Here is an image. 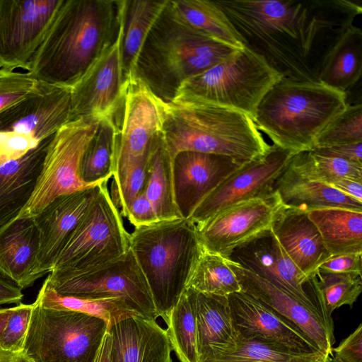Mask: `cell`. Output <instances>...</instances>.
I'll list each match as a JSON object with an SVG mask.
<instances>
[{
    "instance_id": "6da1fadb",
    "label": "cell",
    "mask_w": 362,
    "mask_h": 362,
    "mask_svg": "<svg viewBox=\"0 0 362 362\" xmlns=\"http://www.w3.org/2000/svg\"><path fill=\"white\" fill-rule=\"evenodd\" d=\"M244 46L282 78L320 83L331 49L361 14L349 0H219Z\"/></svg>"
},
{
    "instance_id": "7a4b0ae2",
    "label": "cell",
    "mask_w": 362,
    "mask_h": 362,
    "mask_svg": "<svg viewBox=\"0 0 362 362\" xmlns=\"http://www.w3.org/2000/svg\"><path fill=\"white\" fill-rule=\"evenodd\" d=\"M118 1L64 0L28 73L37 81L71 88L116 39Z\"/></svg>"
},
{
    "instance_id": "3957f363",
    "label": "cell",
    "mask_w": 362,
    "mask_h": 362,
    "mask_svg": "<svg viewBox=\"0 0 362 362\" xmlns=\"http://www.w3.org/2000/svg\"><path fill=\"white\" fill-rule=\"evenodd\" d=\"M162 138L172 162L180 152L194 151L245 163L271 147L247 115L182 91L166 103Z\"/></svg>"
},
{
    "instance_id": "277c9868",
    "label": "cell",
    "mask_w": 362,
    "mask_h": 362,
    "mask_svg": "<svg viewBox=\"0 0 362 362\" xmlns=\"http://www.w3.org/2000/svg\"><path fill=\"white\" fill-rule=\"evenodd\" d=\"M235 50L182 21L173 11L169 0L141 49L135 77L168 103L185 81L205 71Z\"/></svg>"
},
{
    "instance_id": "5b68a950",
    "label": "cell",
    "mask_w": 362,
    "mask_h": 362,
    "mask_svg": "<svg viewBox=\"0 0 362 362\" xmlns=\"http://www.w3.org/2000/svg\"><path fill=\"white\" fill-rule=\"evenodd\" d=\"M347 105L346 93L321 83L281 78L263 97L253 120L274 145L297 153L312 151Z\"/></svg>"
},
{
    "instance_id": "8992f818",
    "label": "cell",
    "mask_w": 362,
    "mask_h": 362,
    "mask_svg": "<svg viewBox=\"0 0 362 362\" xmlns=\"http://www.w3.org/2000/svg\"><path fill=\"white\" fill-rule=\"evenodd\" d=\"M129 249L146 278L157 313L166 322L204 252L196 226L180 218L135 227L129 233Z\"/></svg>"
},
{
    "instance_id": "52a82bcc",
    "label": "cell",
    "mask_w": 362,
    "mask_h": 362,
    "mask_svg": "<svg viewBox=\"0 0 362 362\" xmlns=\"http://www.w3.org/2000/svg\"><path fill=\"white\" fill-rule=\"evenodd\" d=\"M107 330L99 317L35 301L21 354L26 362H94Z\"/></svg>"
},
{
    "instance_id": "ba28073f",
    "label": "cell",
    "mask_w": 362,
    "mask_h": 362,
    "mask_svg": "<svg viewBox=\"0 0 362 362\" xmlns=\"http://www.w3.org/2000/svg\"><path fill=\"white\" fill-rule=\"evenodd\" d=\"M108 180L100 190L91 206L57 258L49 281L66 279L98 269L127 252L129 233L122 216L113 203Z\"/></svg>"
},
{
    "instance_id": "9c48e42d",
    "label": "cell",
    "mask_w": 362,
    "mask_h": 362,
    "mask_svg": "<svg viewBox=\"0 0 362 362\" xmlns=\"http://www.w3.org/2000/svg\"><path fill=\"white\" fill-rule=\"evenodd\" d=\"M281 78L261 56L244 47L185 81L177 92L241 112L254 119L262 99Z\"/></svg>"
},
{
    "instance_id": "30bf717a",
    "label": "cell",
    "mask_w": 362,
    "mask_h": 362,
    "mask_svg": "<svg viewBox=\"0 0 362 362\" xmlns=\"http://www.w3.org/2000/svg\"><path fill=\"white\" fill-rule=\"evenodd\" d=\"M71 88L39 82L0 114V166L19 159L70 121Z\"/></svg>"
},
{
    "instance_id": "8fae6325",
    "label": "cell",
    "mask_w": 362,
    "mask_h": 362,
    "mask_svg": "<svg viewBox=\"0 0 362 362\" xmlns=\"http://www.w3.org/2000/svg\"><path fill=\"white\" fill-rule=\"evenodd\" d=\"M99 124L97 119L80 117L66 123L54 134L34 191L15 218L33 217L60 196L98 186L82 180L80 167Z\"/></svg>"
},
{
    "instance_id": "7c38bea8",
    "label": "cell",
    "mask_w": 362,
    "mask_h": 362,
    "mask_svg": "<svg viewBox=\"0 0 362 362\" xmlns=\"http://www.w3.org/2000/svg\"><path fill=\"white\" fill-rule=\"evenodd\" d=\"M117 120L112 174L149 156L162 136L166 103L137 77L127 80Z\"/></svg>"
},
{
    "instance_id": "4fadbf2b",
    "label": "cell",
    "mask_w": 362,
    "mask_h": 362,
    "mask_svg": "<svg viewBox=\"0 0 362 362\" xmlns=\"http://www.w3.org/2000/svg\"><path fill=\"white\" fill-rule=\"evenodd\" d=\"M124 6L125 0L118 1L119 26L116 39L71 87L70 121L88 117L117 122L127 83L121 59Z\"/></svg>"
},
{
    "instance_id": "5bb4252c",
    "label": "cell",
    "mask_w": 362,
    "mask_h": 362,
    "mask_svg": "<svg viewBox=\"0 0 362 362\" xmlns=\"http://www.w3.org/2000/svg\"><path fill=\"white\" fill-rule=\"evenodd\" d=\"M45 281L60 295L119 298L143 317L154 320L159 317L146 278L130 249L98 269L63 280Z\"/></svg>"
},
{
    "instance_id": "9a60e30c",
    "label": "cell",
    "mask_w": 362,
    "mask_h": 362,
    "mask_svg": "<svg viewBox=\"0 0 362 362\" xmlns=\"http://www.w3.org/2000/svg\"><path fill=\"white\" fill-rule=\"evenodd\" d=\"M64 0H0V69L27 72Z\"/></svg>"
},
{
    "instance_id": "2e32d148",
    "label": "cell",
    "mask_w": 362,
    "mask_h": 362,
    "mask_svg": "<svg viewBox=\"0 0 362 362\" xmlns=\"http://www.w3.org/2000/svg\"><path fill=\"white\" fill-rule=\"evenodd\" d=\"M287 207L279 194L239 202L196 226L204 250L225 258L235 249L270 230Z\"/></svg>"
},
{
    "instance_id": "e0dca14e",
    "label": "cell",
    "mask_w": 362,
    "mask_h": 362,
    "mask_svg": "<svg viewBox=\"0 0 362 362\" xmlns=\"http://www.w3.org/2000/svg\"><path fill=\"white\" fill-rule=\"evenodd\" d=\"M294 154L271 145L265 155L243 164L228 175L201 201L188 219L195 226L201 225L239 202L272 193L276 181Z\"/></svg>"
},
{
    "instance_id": "ac0fdd59",
    "label": "cell",
    "mask_w": 362,
    "mask_h": 362,
    "mask_svg": "<svg viewBox=\"0 0 362 362\" xmlns=\"http://www.w3.org/2000/svg\"><path fill=\"white\" fill-rule=\"evenodd\" d=\"M241 291L255 298L300 330L320 351L332 356L334 329L320 311L310 307L266 279L227 259Z\"/></svg>"
},
{
    "instance_id": "d6986e66",
    "label": "cell",
    "mask_w": 362,
    "mask_h": 362,
    "mask_svg": "<svg viewBox=\"0 0 362 362\" xmlns=\"http://www.w3.org/2000/svg\"><path fill=\"white\" fill-rule=\"evenodd\" d=\"M100 185L60 196L33 217L39 233L37 267L41 276L53 270L61 252L98 195Z\"/></svg>"
},
{
    "instance_id": "ffe728a7",
    "label": "cell",
    "mask_w": 362,
    "mask_h": 362,
    "mask_svg": "<svg viewBox=\"0 0 362 362\" xmlns=\"http://www.w3.org/2000/svg\"><path fill=\"white\" fill-rule=\"evenodd\" d=\"M226 258L317 308L306 288L310 279L288 257L272 228L235 249Z\"/></svg>"
},
{
    "instance_id": "44dd1931",
    "label": "cell",
    "mask_w": 362,
    "mask_h": 362,
    "mask_svg": "<svg viewBox=\"0 0 362 362\" xmlns=\"http://www.w3.org/2000/svg\"><path fill=\"white\" fill-rule=\"evenodd\" d=\"M243 164L222 155L179 153L173 161V175L175 202L182 217L188 218L201 201Z\"/></svg>"
},
{
    "instance_id": "7402d4cb",
    "label": "cell",
    "mask_w": 362,
    "mask_h": 362,
    "mask_svg": "<svg viewBox=\"0 0 362 362\" xmlns=\"http://www.w3.org/2000/svg\"><path fill=\"white\" fill-rule=\"evenodd\" d=\"M228 300L239 340L261 339L297 352H321L296 327L250 295L241 291L229 295Z\"/></svg>"
},
{
    "instance_id": "603a6c76",
    "label": "cell",
    "mask_w": 362,
    "mask_h": 362,
    "mask_svg": "<svg viewBox=\"0 0 362 362\" xmlns=\"http://www.w3.org/2000/svg\"><path fill=\"white\" fill-rule=\"evenodd\" d=\"M108 331L112 362H173L167 330L156 320L131 317L117 322Z\"/></svg>"
},
{
    "instance_id": "cb8c5ba5",
    "label": "cell",
    "mask_w": 362,
    "mask_h": 362,
    "mask_svg": "<svg viewBox=\"0 0 362 362\" xmlns=\"http://www.w3.org/2000/svg\"><path fill=\"white\" fill-rule=\"evenodd\" d=\"M39 245L33 217L15 218L0 227V273L21 289L42 277L37 267Z\"/></svg>"
},
{
    "instance_id": "d4e9b609",
    "label": "cell",
    "mask_w": 362,
    "mask_h": 362,
    "mask_svg": "<svg viewBox=\"0 0 362 362\" xmlns=\"http://www.w3.org/2000/svg\"><path fill=\"white\" fill-rule=\"evenodd\" d=\"M272 230L288 257L308 279L332 257L307 212L286 208Z\"/></svg>"
},
{
    "instance_id": "484cf974",
    "label": "cell",
    "mask_w": 362,
    "mask_h": 362,
    "mask_svg": "<svg viewBox=\"0 0 362 362\" xmlns=\"http://www.w3.org/2000/svg\"><path fill=\"white\" fill-rule=\"evenodd\" d=\"M193 291L199 362L234 350L240 340L228 296L206 295Z\"/></svg>"
},
{
    "instance_id": "4316f807",
    "label": "cell",
    "mask_w": 362,
    "mask_h": 362,
    "mask_svg": "<svg viewBox=\"0 0 362 362\" xmlns=\"http://www.w3.org/2000/svg\"><path fill=\"white\" fill-rule=\"evenodd\" d=\"M53 136L21 158L0 166V227L13 220L29 201Z\"/></svg>"
},
{
    "instance_id": "83f0119b",
    "label": "cell",
    "mask_w": 362,
    "mask_h": 362,
    "mask_svg": "<svg viewBox=\"0 0 362 362\" xmlns=\"http://www.w3.org/2000/svg\"><path fill=\"white\" fill-rule=\"evenodd\" d=\"M274 191L287 208L300 211L329 207L362 211V202L327 184L301 177L288 165L276 181Z\"/></svg>"
},
{
    "instance_id": "f1b7e54d",
    "label": "cell",
    "mask_w": 362,
    "mask_h": 362,
    "mask_svg": "<svg viewBox=\"0 0 362 362\" xmlns=\"http://www.w3.org/2000/svg\"><path fill=\"white\" fill-rule=\"evenodd\" d=\"M307 214L331 256L362 253V211L329 207Z\"/></svg>"
},
{
    "instance_id": "f546056e",
    "label": "cell",
    "mask_w": 362,
    "mask_h": 362,
    "mask_svg": "<svg viewBox=\"0 0 362 362\" xmlns=\"http://www.w3.org/2000/svg\"><path fill=\"white\" fill-rule=\"evenodd\" d=\"M168 1L125 0L121 59L126 81L135 77L136 62L141 49Z\"/></svg>"
},
{
    "instance_id": "4dcf8cb0",
    "label": "cell",
    "mask_w": 362,
    "mask_h": 362,
    "mask_svg": "<svg viewBox=\"0 0 362 362\" xmlns=\"http://www.w3.org/2000/svg\"><path fill=\"white\" fill-rule=\"evenodd\" d=\"M362 72V31L352 25L327 55L319 81L346 93L360 78Z\"/></svg>"
},
{
    "instance_id": "1f68e13d",
    "label": "cell",
    "mask_w": 362,
    "mask_h": 362,
    "mask_svg": "<svg viewBox=\"0 0 362 362\" xmlns=\"http://www.w3.org/2000/svg\"><path fill=\"white\" fill-rule=\"evenodd\" d=\"M174 13L185 23L216 42L235 49L244 48L243 42L215 1H170Z\"/></svg>"
},
{
    "instance_id": "d6a6232c",
    "label": "cell",
    "mask_w": 362,
    "mask_h": 362,
    "mask_svg": "<svg viewBox=\"0 0 362 362\" xmlns=\"http://www.w3.org/2000/svg\"><path fill=\"white\" fill-rule=\"evenodd\" d=\"M308 286L325 320L334 329L332 314L343 305L353 306L362 291V276L356 273L316 270Z\"/></svg>"
},
{
    "instance_id": "836d02e7",
    "label": "cell",
    "mask_w": 362,
    "mask_h": 362,
    "mask_svg": "<svg viewBox=\"0 0 362 362\" xmlns=\"http://www.w3.org/2000/svg\"><path fill=\"white\" fill-rule=\"evenodd\" d=\"M144 192L151 202L158 221L182 218L175 202L173 162L165 150L162 136L151 153Z\"/></svg>"
},
{
    "instance_id": "e575fe53",
    "label": "cell",
    "mask_w": 362,
    "mask_h": 362,
    "mask_svg": "<svg viewBox=\"0 0 362 362\" xmlns=\"http://www.w3.org/2000/svg\"><path fill=\"white\" fill-rule=\"evenodd\" d=\"M35 302L45 308L72 310L99 317L107 322L108 329L121 320L140 315L122 298L63 296L55 292L45 280Z\"/></svg>"
},
{
    "instance_id": "d590c367",
    "label": "cell",
    "mask_w": 362,
    "mask_h": 362,
    "mask_svg": "<svg viewBox=\"0 0 362 362\" xmlns=\"http://www.w3.org/2000/svg\"><path fill=\"white\" fill-rule=\"evenodd\" d=\"M165 323L172 349L180 361L199 362L193 289H185Z\"/></svg>"
},
{
    "instance_id": "8d00e7d4",
    "label": "cell",
    "mask_w": 362,
    "mask_h": 362,
    "mask_svg": "<svg viewBox=\"0 0 362 362\" xmlns=\"http://www.w3.org/2000/svg\"><path fill=\"white\" fill-rule=\"evenodd\" d=\"M327 357L322 352H297L261 339H240L234 350L202 362H323Z\"/></svg>"
},
{
    "instance_id": "74e56055",
    "label": "cell",
    "mask_w": 362,
    "mask_h": 362,
    "mask_svg": "<svg viewBox=\"0 0 362 362\" xmlns=\"http://www.w3.org/2000/svg\"><path fill=\"white\" fill-rule=\"evenodd\" d=\"M117 132V127L114 121L105 119L100 122L81 163V177L85 182L98 185L112 177Z\"/></svg>"
},
{
    "instance_id": "f35d334b",
    "label": "cell",
    "mask_w": 362,
    "mask_h": 362,
    "mask_svg": "<svg viewBox=\"0 0 362 362\" xmlns=\"http://www.w3.org/2000/svg\"><path fill=\"white\" fill-rule=\"evenodd\" d=\"M288 166L301 177L328 185L343 178L362 182L361 165L322 156L313 151L295 153Z\"/></svg>"
},
{
    "instance_id": "ab89813d",
    "label": "cell",
    "mask_w": 362,
    "mask_h": 362,
    "mask_svg": "<svg viewBox=\"0 0 362 362\" xmlns=\"http://www.w3.org/2000/svg\"><path fill=\"white\" fill-rule=\"evenodd\" d=\"M187 288L203 294L226 297L241 291L240 285L226 258L205 250L192 272Z\"/></svg>"
},
{
    "instance_id": "60d3db41",
    "label": "cell",
    "mask_w": 362,
    "mask_h": 362,
    "mask_svg": "<svg viewBox=\"0 0 362 362\" xmlns=\"http://www.w3.org/2000/svg\"><path fill=\"white\" fill-rule=\"evenodd\" d=\"M359 142H362L361 103L348 105L318 136L314 148Z\"/></svg>"
},
{
    "instance_id": "b9f144b4",
    "label": "cell",
    "mask_w": 362,
    "mask_h": 362,
    "mask_svg": "<svg viewBox=\"0 0 362 362\" xmlns=\"http://www.w3.org/2000/svg\"><path fill=\"white\" fill-rule=\"evenodd\" d=\"M38 85L28 72L0 69V114L35 91Z\"/></svg>"
},
{
    "instance_id": "7bdbcfd3",
    "label": "cell",
    "mask_w": 362,
    "mask_h": 362,
    "mask_svg": "<svg viewBox=\"0 0 362 362\" xmlns=\"http://www.w3.org/2000/svg\"><path fill=\"white\" fill-rule=\"evenodd\" d=\"M32 310L33 304L21 303L14 306L0 338L1 348L21 353Z\"/></svg>"
},
{
    "instance_id": "ee69618b",
    "label": "cell",
    "mask_w": 362,
    "mask_h": 362,
    "mask_svg": "<svg viewBox=\"0 0 362 362\" xmlns=\"http://www.w3.org/2000/svg\"><path fill=\"white\" fill-rule=\"evenodd\" d=\"M125 218L134 228L151 226L158 222L153 206L144 191L132 200L129 206Z\"/></svg>"
},
{
    "instance_id": "f6af8a7d",
    "label": "cell",
    "mask_w": 362,
    "mask_h": 362,
    "mask_svg": "<svg viewBox=\"0 0 362 362\" xmlns=\"http://www.w3.org/2000/svg\"><path fill=\"white\" fill-rule=\"evenodd\" d=\"M332 353L339 362H362V324L332 349Z\"/></svg>"
},
{
    "instance_id": "bcb514c9",
    "label": "cell",
    "mask_w": 362,
    "mask_h": 362,
    "mask_svg": "<svg viewBox=\"0 0 362 362\" xmlns=\"http://www.w3.org/2000/svg\"><path fill=\"white\" fill-rule=\"evenodd\" d=\"M317 270L326 272L362 274V253L332 256L322 263Z\"/></svg>"
},
{
    "instance_id": "7dc6e473",
    "label": "cell",
    "mask_w": 362,
    "mask_h": 362,
    "mask_svg": "<svg viewBox=\"0 0 362 362\" xmlns=\"http://www.w3.org/2000/svg\"><path fill=\"white\" fill-rule=\"evenodd\" d=\"M314 152L362 165V142L314 148Z\"/></svg>"
},
{
    "instance_id": "c3c4849f",
    "label": "cell",
    "mask_w": 362,
    "mask_h": 362,
    "mask_svg": "<svg viewBox=\"0 0 362 362\" xmlns=\"http://www.w3.org/2000/svg\"><path fill=\"white\" fill-rule=\"evenodd\" d=\"M23 297L22 289L14 282L0 273V305L19 304Z\"/></svg>"
},
{
    "instance_id": "681fc988",
    "label": "cell",
    "mask_w": 362,
    "mask_h": 362,
    "mask_svg": "<svg viewBox=\"0 0 362 362\" xmlns=\"http://www.w3.org/2000/svg\"><path fill=\"white\" fill-rule=\"evenodd\" d=\"M329 186L346 196L362 202V182L343 178L334 182Z\"/></svg>"
},
{
    "instance_id": "f907efd6",
    "label": "cell",
    "mask_w": 362,
    "mask_h": 362,
    "mask_svg": "<svg viewBox=\"0 0 362 362\" xmlns=\"http://www.w3.org/2000/svg\"><path fill=\"white\" fill-rule=\"evenodd\" d=\"M111 336L106 332L94 362H112L110 354Z\"/></svg>"
},
{
    "instance_id": "816d5d0a",
    "label": "cell",
    "mask_w": 362,
    "mask_h": 362,
    "mask_svg": "<svg viewBox=\"0 0 362 362\" xmlns=\"http://www.w3.org/2000/svg\"><path fill=\"white\" fill-rule=\"evenodd\" d=\"M0 362H26L21 352L4 349L0 346Z\"/></svg>"
},
{
    "instance_id": "f5cc1de1",
    "label": "cell",
    "mask_w": 362,
    "mask_h": 362,
    "mask_svg": "<svg viewBox=\"0 0 362 362\" xmlns=\"http://www.w3.org/2000/svg\"><path fill=\"white\" fill-rule=\"evenodd\" d=\"M14 307L8 308H0V338L5 328L6 322L13 313Z\"/></svg>"
},
{
    "instance_id": "db71d44e",
    "label": "cell",
    "mask_w": 362,
    "mask_h": 362,
    "mask_svg": "<svg viewBox=\"0 0 362 362\" xmlns=\"http://www.w3.org/2000/svg\"><path fill=\"white\" fill-rule=\"evenodd\" d=\"M323 362H339V361L334 356H329Z\"/></svg>"
}]
</instances>
